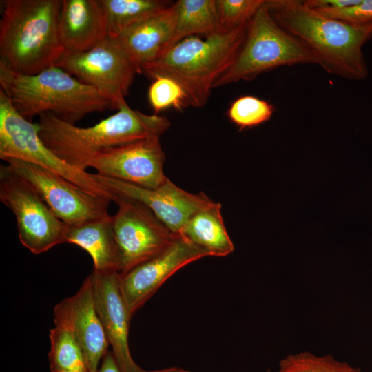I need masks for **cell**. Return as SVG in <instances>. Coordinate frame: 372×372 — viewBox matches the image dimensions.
<instances>
[{
    "mask_svg": "<svg viewBox=\"0 0 372 372\" xmlns=\"http://www.w3.org/2000/svg\"><path fill=\"white\" fill-rule=\"evenodd\" d=\"M146 372H191V371L181 369V368L171 367V368L163 369L157 370V371H146Z\"/></svg>",
    "mask_w": 372,
    "mask_h": 372,
    "instance_id": "f546056e",
    "label": "cell"
},
{
    "mask_svg": "<svg viewBox=\"0 0 372 372\" xmlns=\"http://www.w3.org/2000/svg\"><path fill=\"white\" fill-rule=\"evenodd\" d=\"M102 360V364L98 372H121L112 351H107Z\"/></svg>",
    "mask_w": 372,
    "mask_h": 372,
    "instance_id": "f1b7e54d",
    "label": "cell"
},
{
    "mask_svg": "<svg viewBox=\"0 0 372 372\" xmlns=\"http://www.w3.org/2000/svg\"><path fill=\"white\" fill-rule=\"evenodd\" d=\"M92 282L96 311L112 353L121 372H146L133 360L128 344L131 316L121 293L119 272L93 269Z\"/></svg>",
    "mask_w": 372,
    "mask_h": 372,
    "instance_id": "2e32d148",
    "label": "cell"
},
{
    "mask_svg": "<svg viewBox=\"0 0 372 372\" xmlns=\"http://www.w3.org/2000/svg\"><path fill=\"white\" fill-rule=\"evenodd\" d=\"M206 256L205 251L178 234L156 256L119 273L120 288L131 318L176 271Z\"/></svg>",
    "mask_w": 372,
    "mask_h": 372,
    "instance_id": "7c38bea8",
    "label": "cell"
},
{
    "mask_svg": "<svg viewBox=\"0 0 372 372\" xmlns=\"http://www.w3.org/2000/svg\"><path fill=\"white\" fill-rule=\"evenodd\" d=\"M160 138L152 137L107 149L93 156L87 167L97 173L142 187L154 189L167 178Z\"/></svg>",
    "mask_w": 372,
    "mask_h": 372,
    "instance_id": "4fadbf2b",
    "label": "cell"
},
{
    "mask_svg": "<svg viewBox=\"0 0 372 372\" xmlns=\"http://www.w3.org/2000/svg\"><path fill=\"white\" fill-rule=\"evenodd\" d=\"M274 106L254 96H242L230 105L227 116L240 130L258 126L268 121L273 114Z\"/></svg>",
    "mask_w": 372,
    "mask_h": 372,
    "instance_id": "d4e9b609",
    "label": "cell"
},
{
    "mask_svg": "<svg viewBox=\"0 0 372 372\" xmlns=\"http://www.w3.org/2000/svg\"><path fill=\"white\" fill-rule=\"evenodd\" d=\"M108 35L116 37L123 30L172 3L163 0H101Z\"/></svg>",
    "mask_w": 372,
    "mask_h": 372,
    "instance_id": "7402d4cb",
    "label": "cell"
},
{
    "mask_svg": "<svg viewBox=\"0 0 372 372\" xmlns=\"http://www.w3.org/2000/svg\"><path fill=\"white\" fill-rule=\"evenodd\" d=\"M38 123L21 116L0 90V158H17L44 167L82 189L114 201L116 194L97 181L92 174L77 169L45 146Z\"/></svg>",
    "mask_w": 372,
    "mask_h": 372,
    "instance_id": "52a82bcc",
    "label": "cell"
},
{
    "mask_svg": "<svg viewBox=\"0 0 372 372\" xmlns=\"http://www.w3.org/2000/svg\"><path fill=\"white\" fill-rule=\"evenodd\" d=\"M276 22L305 45L327 73L360 81L369 74L364 45L372 39V21L329 17L300 0H265Z\"/></svg>",
    "mask_w": 372,
    "mask_h": 372,
    "instance_id": "6da1fadb",
    "label": "cell"
},
{
    "mask_svg": "<svg viewBox=\"0 0 372 372\" xmlns=\"http://www.w3.org/2000/svg\"><path fill=\"white\" fill-rule=\"evenodd\" d=\"M96 90L113 109L125 102L138 68L116 37L82 52H64L56 65Z\"/></svg>",
    "mask_w": 372,
    "mask_h": 372,
    "instance_id": "9c48e42d",
    "label": "cell"
},
{
    "mask_svg": "<svg viewBox=\"0 0 372 372\" xmlns=\"http://www.w3.org/2000/svg\"><path fill=\"white\" fill-rule=\"evenodd\" d=\"M49 337L50 370L87 372L82 351L69 331L55 326L50 329Z\"/></svg>",
    "mask_w": 372,
    "mask_h": 372,
    "instance_id": "603a6c76",
    "label": "cell"
},
{
    "mask_svg": "<svg viewBox=\"0 0 372 372\" xmlns=\"http://www.w3.org/2000/svg\"><path fill=\"white\" fill-rule=\"evenodd\" d=\"M0 200L15 216L21 243L34 254L65 242L68 225L8 165H0Z\"/></svg>",
    "mask_w": 372,
    "mask_h": 372,
    "instance_id": "ba28073f",
    "label": "cell"
},
{
    "mask_svg": "<svg viewBox=\"0 0 372 372\" xmlns=\"http://www.w3.org/2000/svg\"><path fill=\"white\" fill-rule=\"evenodd\" d=\"M114 202L118 205L112 219L122 260L120 273L156 256L178 235L143 203L118 194Z\"/></svg>",
    "mask_w": 372,
    "mask_h": 372,
    "instance_id": "8fae6325",
    "label": "cell"
},
{
    "mask_svg": "<svg viewBox=\"0 0 372 372\" xmlns=\"http://www.w3.org/2000/svg\"><path fill=\"white\" fill-rule=\"evenodd\" d=\"M101 184L116 194L147 206L174 234H179L196 212L214 203L205 193H190L169 178L157 188L149 189L112 178L92 174Z\"/></svg>",
    "mask_w": 372,
    "mask_h": 372,
    "instance_id": "5bb4252c",
    "label": "cell"
},
{
    "mask_svg": "<svg viewBox=\"0 0 372 372\" xmlns=\"http://www.w3.org/2000/svg\"><path fill=\"white\" fill-rule=\"evenodd\" d=\"M174 6L176 22L169 48L191 36L226 31L219 20L216 0H179Z\"/></svg>",
    "mask_w": 372,
    "mask_h": 372,
    "instance_id": "44dd1931",
    "label": "cell"
},
{
    "mask_svg": "<svg viewBox=\"0 0 372 372\" xmlns=\"http://www.w3.org/2000/svg\"><path fill=\"white\" fill-rule=\"evenodd\" d=\"M59 34L65 52H82L108 36L101 0H62Z\"/></svg>",
    "mask_w": 372,
    "mask_h": 372,
    "instance_id": "e0dca14e",
    "label": "cell"
},
{
    "mask_svg": "<svg viewBox=\"0 0 372 372\" xmlns=\"http://www.w3.org/2000/svg\"><path fill=\"white\" fill-rule=\"evenodd\" d=\"M0 87L17 112L30 121L50 112L74 124L89 114L113 109L96 90L57 66L25 75L0 63Z\"/></svg>",
    "mask_w": 372,
    "mask_h": 372,
    "instance_id": "5b68a950",
    "label": "cell"
},
{
    "mask_svg": "<svg viewBox=\"0 0 372 372\" xmlns=\"http://www.w3.org/2000/svg\"><path fill=\"white\" fill-rule=\"evenodd\" d=\"M176 22L174 3L123 30L116 38L140 69L167 50Z\"/></svg>",
    "mask_w": 372,
    "mask_h": 372,
    "instance_id": "ac0fdd59",
    "label": "cell"
},
{
    "mask_svg": "<svg viewBox=\"0 0 372 372\" xmlns=\"http://www.w3.org/2000/svg\"><path fill=\"white\" fill-rule=\"evenodd\" d=\"M298 64L317 63L305 45L276 22L264 3L249 22L245 39L234 62L214 87L251 81L278 67Z\"/></svg>",
    "mask_w": 372,
    "mask_h": 372,
    "instance_id": "8992f818",
    "label": "cell"
},
{
    "mask_svg": "<svg viewBox=\"0 0 372 372\" xmlns=\"http://www.w3.org/2000/svg\"><path fill=\"white\" fill-rule=\"evenodd\" d=\"M277 372H362L331 355L318 356L309 351L290 354L281 359Z\"/></svg>",
    "mask_w": 372,
    "mask_h": 372,
    "instance_id": "cb8c5ba5",
    "label": "cell"
},
{
    "mask_svg": "<svg viewBox=\"0 0 372 372\" xmlns=\"http://www.w3.org/2000/svg\"><path fill=\"white\" fill-rule=\"evenodd\" d=\"M316 10L329 17L345 22L364 23L372 21V0H360L355 5L342 8Z\"/></svg>",
    "mask_w": 372,
    "mask_h": 372,
    "instance_id": "83f0119b",
    "label": "cell"
},
{
    "mask_svg": "<svg viewBox=\"0 0 372 372\" xmlns=\"http://www.w3.org/2000/svg\"><path fill=\"white\" fill-rule=\"evenodd\" d=\"M65 242L75 244L85 250L93 260L94 269L121 271V256L114 231L112 216L68 225Z\"/></svg>",
    "mask_w": 372,
    "mask_h": 372,
    "instance_id": "d6986e66",
    "label": "cell"
},
{
    "mask_svg": "<svg viewBox=\"0 0 372 372\" xmlns=\"http://www.w3.org/2000/svg\"><path fill=\"white\" fill-rule=\"evenodd\" d=\"M53 311L55 326L69 331L78 343L87 372H98L109 343L96 311L90 275L74 296L55 305Z\"/></svg>",
    "mask_w": 372,
    "mask_h": 372,
    "instance_id": "9a60e30c",
    "label": "cell"
},
{
    "mask_svg": "<svg viewBox=\"0 0 372 372\" xmlns=\"http://www.w3.org/2000/svg\"><path fill=\"white\" fill-rule=\"evenodd\" d=\"M5 161L34 188L54 215L67 225H77L110 216V199L86 191L36 164L17 158Z\"/></svg>",
    "mask_w": 372,
    "mask_h": 372,
    "instance_id": "30bf717a",
    "label": "cell"
},
{
    "mask_svg": "<svg viewBox=\"0 0 372 372\" xmlns=\"http://www.w3.org/2000/svg\"><path fill=\"white\" fill-rule=\"evenodd\" d=\"M265 372H272L271 370H270L269 369H268Z\"/></svg>",
    "mask_w": 372,
    "mask_h": 372,
    "instance_id": "1f68e13d",
    "label": "cell"
},
{
    "mask_svg": "<svg viewBox=\"0 0 372 372\" xmlns=\"http://www.w3.org/2000/svg\"><path fill=\"white\" fill-rule=\"evenodd\" d=\"M248 23L204 39L187 37L143 65L139 73L152 80L157 76L173 79L184 90L189 105L201 107L216 81L234 62Z\"/></svg>",
    "mask_w": 372,
    "mask_h": 372,
    "instance_id": "277c9868",
    "label": "cell"
},
{
    "mask_svg": "<svg viewBox=\"0 0 372 372\" xmlns=\"http://www.w3.org/2000/svg\"><path fill=\"white\" fill-rule=\"evenodd\" d=\"M0 63L32 75L56 66L65 52L59 34L62 0H3Z\"/></svg>",
    "mask_w": 372,
    "mask_h": 372,
    "instance_id": "3957f363",
    "label": "cell"
},
{
    "mask_svg": "<svg viewBox=\"0 0 372 372\" xmlns=\"http://www.w3.org/2000/svg\"><path fill=\"white\" fill-rule=\"evenodd\" d=\"M39 134L47 147L70 165L86 171L99 153L139 140L158 137L170 127L165 116L132 109L126 102L118 112L91 127H81L46 112L39 116Z\"/></svg>",
    "mask_w": 372,
    "mask_h": 372,
    "instance_id": "7a4b0ae2",
    "label": "cell"
},
{
    "mask_svg": "<svg viewBox=\"0 0 372 372\" xmlns=\"http://www.w3.org/2000/svg\"><path fill=\"white\" fill-rule=\"evenodd\" d=\"M51 372H74V371H59V370H51Z\"/></svg>",
    "mask_w": 372,
    "mask_h": 372,
    "instance_id": "4dcf8cb0",
    "label": "cell"
},
{
    "mask_svg": "<svg viewBox=\"0 0 372 372\" xmlns=\"http://www.w3.org/2000/svg\"><path fill=\"white\" fill-rule=\"evenodd\" d=\"M149 103L154 114L169 107L181 110L189 105L188 98L182 87L173 79L157 76L148 89Z\"/></svg>",
    "mask_w": 372,
    "mask_h": 372,
    "instance_id": "484cf974",
    "label": "cell"
},
{
    "mask_svg": "<svg viewBox=\"0 0 372 372\" xmlns=\"http://www.w3.org/2000/svg\"><path fill=\"white\" fill-rule=\"evenodd\" d=\"M179 234L205 251L208 256L224 257L234 250L223 221L220 203L214 201L196 212Z\"/></svg>",
    "mask_w": 372,
    "mask_h": 372,
    "instance_id": "ffe728a7",
    "label": "cell"
},
{
    "mask_svg": "<svg viewBox=\"0 0 372 372\" xmlns=\"http://www.w3.org/2000/svg\"><path fill=\"white\" fill-rule=\"evenodd\" d=\"M265 0H216L219 20L226 30L247 24Z\"/></svg>",
    "mask_w": 372,
    "mask_h": 372,
    "instance_id": "4316f807",
    "label": "cell"
}]
</instances>
